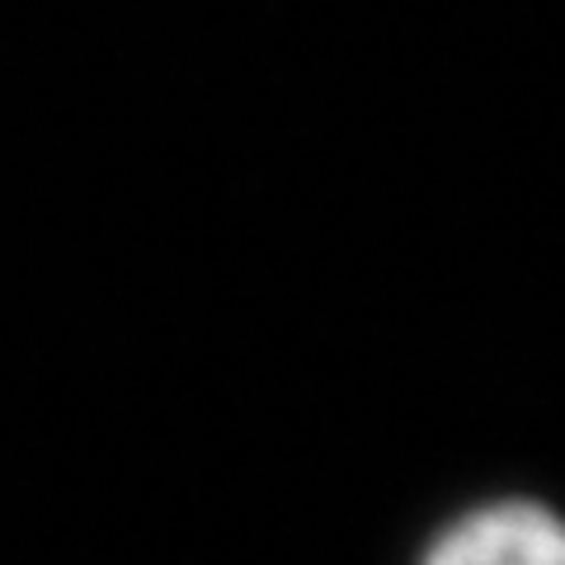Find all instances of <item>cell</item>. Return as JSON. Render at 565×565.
<instances>
[{
  "label": "cell",
  "instance_id": "6da1fadb",
  "mask_svg": "<svg viewBox=\"0 0 565 565\" xmlns=\"http://www.w3.org/2000/svg\"><path fill=\"white\" fill-rule=\"evenodd\" d=\"M424 565H565V537L552 509L500 500L448 523L424 552Z\"/></svg>",
  "mask_w": 565,
  "mask_h": 565
}]
</instances>
